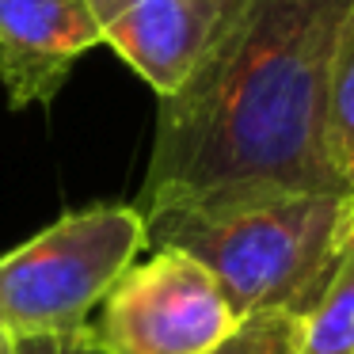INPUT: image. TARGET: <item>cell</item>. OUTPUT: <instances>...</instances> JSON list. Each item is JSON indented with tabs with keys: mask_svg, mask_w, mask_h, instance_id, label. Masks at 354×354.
<instances>
[{
	"mask_svg": "<svg viewBox=\"0 0 354 354\" xmlns=\"http://www.w3.org/2000/svg\"><path fill=\"white\" fill-rule=\"evenodd\" d=\"M351 0H240L198 69L160 100L133 209L221 214L351 194L324 153V84Z\"/></svg>",
	"mask_w": 354,
	"mask_h": 354,
	"instance_id": "obj_1",
	"label": "cell"
},
{
	"mask_svg": "<svg viewBox=\"0 0 354 354\" xmlns=\"http://www.w3.org/2000/svg\"><path fill=\"white\" fill-rule=\"evenodd\" d=\"M354 225V194H301L221 214H160L149 248H179L217 278L236 320L282 313L305 320L335 274Z\"/></svg>",
	"mask_w": 354,
	"mask_h": 354,
	"instance_id": "obj_2",
	"label": "cell"
},
{
	"mask_svg": "<svg viewBox=\"0 0 354 354\" xmlns=\"http://www.w3.org/2000/svg\"><path fill=\"white\" fill-rule=\"evenodd\" d=\"M107 42L141 80L168 100L198 69L240 0H88Z\"/></svg>",
	"mask_w": 354,
	"mask_h": 354,
	"instance_id": "obj_5",
	"label": "cell"
},
{
	"mask_svg": "<svg viewBox=\"0 0 354 354\" xmlns=\"http://www.w3.org/2000/svg\"><path fill=\"white\" fill-rule=\"evenodd\" d=\"M297 354H354V225L331 282L301 320Z\"/></svg>",
	"mask_w": 354,
	"mask_h": 354,
	"instance_id": "obj_8",
	"label": "cell"
},
{
	"mask_svg": "<svg viewBox=\"0 0 354 354\" xmlns=\"http://www.w3.org/2000/svg\"><path fill=\"white\" fill-rule=\"evenodd\" d=\"M324 153L335 179L354 194V0L335 31L324 84Z\"/></svg>",
	"mask_w": 354,
	"mask_h": 354,
	"instance_id": "obj_7",
	"label": "cell"
},
{
	"mask_svg": "<svg viewBox=\"0 0 354 354\" xmlns=\"http://www.w3.org/2000/svg\"><path fill=\"white\" fill-rule=\"evenodd\" d=\"M100 46L88 0H0V84L8 107L54 103L73 65Z\"/></svg>",
	"mask_w": 354,
	"mask_h": 354,
	"instance_id": "obj_6",
	"label": "cell"
},
{
	"mask_svg": "<svg viewBox=\"0 0 354 354\" xmlns=\"http://www.w3.org/2000/svg\"><path fill=\"white\" fill-rule=\"evenodd\" d=\"M301 320L282 313L248 316L225 343H217L209 354H297Z\"/></svg>",
	"mask_w": 354,
	"mask_h": 354,
	"instance_id": "obj_9",
	"label": "cell"
},
{
	"mask_svg": "<svg viewBox=\"0 0 354 354\" xmlns=\"http://www.w3.org/2000/svg\"><path fill=\"white\" fill-rule=\"evenodd\" d=\"M0 354H16V339H12L4 328H0Z\"/></svg>",
	"mask_w": 354,
	"mask_h": 354,
	"instance_id": "obj_11",
	"label": "cell"
},
{
	"mask_svg": "<svg viewBox=\"0 0 354 354\" xmlns=\"http://www.w3.org/2000/svg\"><path fill=\"white\" fill-rule=\"evenodd\" d=\"M92 328L107 354H209L240 320L194 255L153 248L111 286Z\"/></svg>",
	"mask_w": 354,
	"mask_h": 354,
	"instance_id": "obj_4",
	"label": "cell"
},
{
	"mask_svg": "<svg viewBox=\"0 0 354 354\" xmlns=\"http://www.w3.org/2000/svg\"><path fill=\"white\" fill-rule=\"evenodd\" d=\"M16 354H107L92 324L50 335H16Z\"/></svg>",
	"mask_w": 354,
	"mask_h": 354,
	"instance_id": "obj_10",
	"label": "cell"
},
{
	"mask_svg": "<svg viewBox=\"0 0 354 354\" xmlns=\"http://www.w3.org/2000/svg\"><path fill=\"white\" fill-rule=\"evenodd\" d=\"M141 248L149 240L133 206L95 202L62 214L0 255V328L12 339L84 328Z\"/></svg>",
	"mask_w": 354,
	"mask_h": 354,
	"instance_id": "obj_3",
	"label": "cell"
}]
</instances>
